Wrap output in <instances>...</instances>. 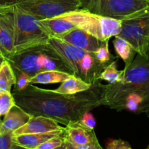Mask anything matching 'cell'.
I'll return each mask as SVG.
<instances>
[{"label": "cell", "mask_w": 149, "mask_h": 149, "mask_svg": "<svg viewBox=\"0 0 149 149\" xmlns=\"http://www.w3.org/2000/svg\"><path fill=\"white\" fill-rule=\"evenodd\" d=\"M32 116V115L15 105L7 114L4 115V119L0 125V133H13L23 126Z\"/></svg>", "instance_id": "4fadbf2b"}, {"label": "cell", "mask_w": 149, "mask_h": 149, "mask_svg": "<svg viewBox=\"0 0 149 149\" xmlns=\"http://www.w3.org/2000/svg\"><path fill=\"white\" fill-rule=\"evenodd\" d=\"M112 44L117 55L123 60L125 67L129 65L137 54L132 45L119 36H114Z\"/></svg>", "instance_id": "e0dca14e"}, {"label": "cell", "mask_w": 149, "mask_h": 149, "mask_svg": "<svg viewBox=\"0 0 149 149\" xmlns=\"http://www.w3.org/2000/svg\"><path fill=\"white\" fill-rule=\"evenodd\" d=\"M146 55L149 57V42H148V45L147 50H146Z\"/></svg>", "instance_id": "d590c367"}, {"label": "cell", "mask_w": 149, "mask_h": 149, "mask_svg": "<svg viewBox=\"0 0 149 149\" xmlns=\"http://www.w3.org/2000/svg\"><path fill=\"white\" fill-rule=\"evenodd\" d=\"M93 54L95 58L105 65H107L115 59V57L113 56L109 50V41H107L105 45L99 47Z\"/></svg>", "instance_id": "603a6c76"}, {"label": "cell", "mask_w": 149, "mask_h": 149, "mask_svg": "<svg viewBox=\"0 0 149 149\" xmlns=\"http://www.w3.org/2000/svg\"><path fill=\"white\" fill-rule=\"evenodd\" d=\"M13 67V66H12ZM13 71H14L15 75V84L14 85V90L16 91H20L24 89H26L30 83L31 77L26 74V73L20 71L18 68L13 67Z\"/></svg>", "instance_id": "cb8c5ba5"}, {"label": "cell", "mask_w": 149, "mask_h": 149, "mask_svg": "<svg viewBox=\"0 0 149 149\" xmlns=\"http://www.w3.org/2000/svg\"><path fill=\"white\" fill-rule=\"evenodd\" d=\"M55 149H66V146H65V142L64 143L62 144V145L61 146L58 147V148H55Z\"/></svg>", "instance_id": "d6a6232c"}, {"label": "cell", "mask_w": 149, "mask_h": 149, "mask_svg": "<svg viewBox=\"0 0 149 149\" xmlns=\"http://www.w3.org/2000/svg\"><path fill=\"white\" fill-rule=\"evenodd\" d=\"M76 122L88 130H93L96 126V120L90 111L86 112Z\"/></svg>", "instance_id": "484cf974"}, {"label": "cell", "mask_w": 149, "mask_h": 149, "mask_svg": "<svg viewBox=\"0 0 149 149\" xmlns=\"http://www.w3.org/2000/svg\"><path fill=\"white\" fill-rule=\"evenodd\" d=\"M0 54L4 56V58H5L6 60H8L9 58H10V55L8 54V52L6 51V49L3 47V46L1 45V42H0Z\"/></svg>", "instance_id": "4dcf8cb0"}, {"label": "cell", "mask_w": 149, "mask_h": 149, "mask_svg": "<svg viewBox=\"0 0 149 149\" xmlns=\"http://www.w3.org/2000/svg\"><path fill=\"white\" fill-rule=\"evenodd\" d=\"M98 143H99V141H96L95 142L92 143L86 144V145H74V144L71 143H70L65 139L66 149H90L95 144Z\"/></svg>", "instance_id": "f1b7e54d"}, {"label": "cell", "mask_w": 149, "mask_h": 149, "mask_svg": "<svg viewBox=\"0 0 149 149\" xmlns=\"http://www.w3.org/2000/svg\"><path fill=\"white\" fill-rule=\"evenodd\" d=\"M7 61L12 66L26 73L31 78L37 74L51 70L74 75L65 61L48 43L32 47L13 54Z\"/></svg>", "instance_id": "3957f363"}, {"label": "cell", "mask_w": 149, "mask_h": 149, "mask_svg": "<svg viewBox=\"0 0 149 149\" xmlns=\"http://www.w3.org/2000/svg\"><path fill=\"white\" fill-rule=\"evenodd\" d=\"M15 105L14 97L10 92L0 91V116L7 114Z\"/></svg>", "instance_id": "7402d4cb"}, {"label": "cell", "mask_w": 149, "mask_h": 149, "mask_svg": "<svg viewBox=\"0 0 149 149\" xmlns=\"http://www.w3.org/2000/svg\"><path fill=\"white\" fill-rule=\"evenodd\" d=\"M15 4L39 20L53 18L81 8L80 0H23Z\"/></svg>", "instance_id": "9c48e42d"}, {"label": "cell", "mask_w": 149, "mask_h": 149, "mask_svg": "<svg viewBox=\"0 0 149 149\" xmlns=\"http://www.w3.org/2000/svg\"><path fill=\"white\" fill-rule=\"evenodd\" d=\"M8 9L14 33L15 53L48 43L51 37L41 27L38 17L16 4L9 5Z\"/></svg>", "instance_id": "5b68a950"}, {"label": "cell", "mask_w": 149, "mask_h": 149, "mask_svg": "<svg viewBox=\"0 0 149 149\" xmlns=\"http://www.w3.org/2000/svg\"><path fill=\"white\" fill-rule=\"evenodd\" d=\"M90 149H102V148L100 146V144H99V143H98L95 144V145L93 146V147H91Z\"/></svg>", "instance_id": "1f68e13d"}, {"label": "cell", "mask_w": 149, "mask_h": 149, "mask_svg": "<svg viewBox=\"0 0 149 149\" xmlns=\"http://www.w3.org/2000/svg\"><path fill=\"white\" fill-rule=\"evenodd\" d=\"M65 132V128L61 130L52 131L45 133L23 134V135H13V140L15 145L27 149H35L48 140L58 136Z\"/></svg>", "instance_id": "5bb4252c"}, {"label": "cell", "mask_w": 149, "mask_h": 149, "mask_svg": "<svg viewBox=\"0 0 149 149\" xmlns=\"http://www.w3.org/2000/svg\"><path fill=\"white\" fill-rule=\"evenodd\" d=\"M81 8L104 17L122 20L149 5L145 0H80Z\"/></svg>", "instance_id": "ba28073f"}, {"label": "cell", "mask_w": 149, "mask_h": 149, "mask_svg": "<svg viewBox=\"0 0 149 149\" xmlns=\"http://www.w3.org/2000/svg\"><path fill=\"white\" fill-rule=\"evenodd\" d=\"M56 39H61L66 43L92 53L96 52L107 42L99 40L90 33L80 29H73L67 33L57 36Z\"/></svg>", "instance_id": "30bf717a"}, {"label": "cell", "mask_w": 149, "mask_h": 149, "mask_svg": "<svg viewBox=\"0 0 149 149\" xmlns=\"http://www.w3.org/2000/svg\"><path fill=\"white\" fill-rule=\"evenodd\" d=\"M13 149H27V148H23V147L19 146H17V145H15Z\"/></svg>", "instance_id": "e575fe53"}, {"label": "cell", "mask_w": 149, "mask_h": 149, "mask_svg": "<svg viewBox=\"0 0 149 149\" xmlns=\"http://www.w3.org/2000/svg\"><path fill=\"white\" fill-rule=\"evenodd\" d=\"M71 76L72 75L68 74V73L64 72V71H56V70L46 71L37 74L36 75L32 77L31 78L30 83L32 84H48L61 83Z\"/></svg>", "instance_id": "d6986e66"}, {"label": "cell", "mask_w": 149, "mask_h": 149, "mask_svg": "<svg viewBox=\"0 0 149 149\" xmlns=\"http://www.w3.org/2000/svg\"><path fill=\"white\" fill-rule=\"evenodd\" d=\"M4 60H6V59L4 58V56H3V55H1V54H0V65H1V63H2L3 61H4Z\"/></svg>", "instance_id": "836d02e7"}, {"label": "cell", "mask_w": 149, "mask_h": 149, "mask_svg": "<svg viewBox=\"0 0 149 149\" xmlns=\"http://www.w3.org/2000/svg\"><path fill=\"white\" fill-rule=\"evenodd\" d=\"M146 114H147V116H148V117H149V110L147 112H146Z\"/></svg>", "instance_id": "8d00e7d4"}, {"label": "cell", "mask_w": 149, "mask_h": 149, "mask_svg": "<svg viewBox=\"0 0 149 149\" xmlns=\"http://www.w3.org/2000/svg\"><path fill=\"white\" fill-rule=\"evenodd\" d=\"M124 70L118 71L117 69V61H113L106 65L100 73L99 79L108 81L109 84L118 82L123 79Z\"/></svg>", "instance_id": "44dd1931"}, {"label": "cell", "mask_w": 149, "mask_h": 149, "mask_svg": "<svg viewBox=\"0 0 149 149\" xmlns=\"http://www.w3.org/2000/svg\"><path fill=\"white\" fill-rule=\"evenodd\" d=\"M105 106L134 113L149 110V57L137 54L124 69L123 79L105 85Z\"/></svg>", "instance_id": "7a4b0ae2"}, {"label": "cell", "mask_w": 149, "mask_h": 149, "mask_svg": "<svg viewBox=\"0 0 149 149\" xmlns=\"http://www.w3.org/2000/svg\"><path fill=\"white\" fill-rule=\"evenodd\" d=\"M15 104L32 116L51 118L63 125L74 123L86 112L105 106V85L100 81L90 89L74 95L39 88L30 84L20 91L12 93Z\"/></svg>", "instance_id": "6da1fadb"}, {"label": "cell", "mask_w": 149, "mask_h": 149, "mask_svg": "<svg viewBox=\"0 0 149 149\" xmlns=\"http://www.w3.org/2000/svg\"><path fill=\"white\" fill-rule=\"evenodd\" d=\"M48 43L65 61L74 77L91 84L100 81L99 74L106 65L99 63L94 54L56 38H50Z\"/></svg>", "instance_id": "277c9868"}, {"label": "cell", "mask_w": 149, "mask_h": 149, "mask_svg": "<svg viewBox=\"0 0 149 149\" xmlns=\"http://www.w3.org/2000/svg\"><path fill=\"white\" fill-rule=\"evenodd\" d=\"M20 1H23V0H0V7L15 4Z\"/></svg>", "instance_id": "f546056e"}, {"label": "cell", "mask_w": 149, "mask_h": 149, "mask_svg": "<svg viewBox=\"0 0 149 149\" xmlns=\"http://www.w3.org/2000/svg\"><path fill=\"white\" fill-rule=\"evenodd\" d=\"M107 149H132L129 143L122 140H110L106 145Z\"/></svg>", "instance_id": "83f0119b"}, {"label": "cell", "mask_w": 149, "mask_h": 149, "mask_svg": "<svg viewBox=\"0 0 149 149\" xmlns=\"http://www.w3.org/2000/svg\"><path fill=\"white\" fill-rule=\"evenodd\" d=\"M65 142V132L58 136L53 137L39 145L35 149H55L61 146Z\"/></svg>", "instance_id": "d4e9b609"}, {"label": "cell", "mask_w": 149, "mask_h": 149, "mask_svg": "<svg viewBox=\"0 0 149 149\" xmlns=\"http://www.w3.org/2000/svg\"><path fill=\"white\" fill-rule=\"evenodd\" d=\"M0 125H1V122H0Z\"/></svg>", "instance_id": "ab89813d"}, {"label": "cell", "mask_w": 149, "mask_h": 149, "mask_svg": "<svg viewBox=\"0 0 149 149\" xmlns=\"http://www.w3.org/2000/svg\"><path fill=\"white\" fill-rule=\"evenodd\" d=\"M145 1H149V0H145Z\"/></svg>", "instance_id": "f35d334b"}, {"label": "cell", "mask_w": 149, "mask_h": 149, "mask_svg": "<svg viewBox=\"0 0 149 149\" xmlns=\"http://www.w3.org/2000/svg\"><path fill=\"white\" fill-rule=\"evenodd\" d=\"M146 149H149V146H148L147 147V148H146Z\"/></svg>", "instance_id": "74e56055"}, {"label": "cell", "mask_w": 149, "mask_h": 149, "mask_svg": "<svg viewBox=\"0 0 149 149\" xmlns=\"http://www.w3.org/2000/svg\"><path fill=\"white\" fill-rule=\"evenodd\" d=\"M91 84L86 82L81 79L72 75L62 81L61 85L54 90L60 94L74 95L88 90L91 88Z\"/></svg>", "instance_id": "ac0fdd59"}, {"label": "cell", "mask_w": 149, "mask_h": 149, "mask_svg": "<svg viewBox=\"0 0 149 149\" xmlns=\"http://www.w3.org/2000/svg\"><path fill=\"white\" fill-rule=\"evenodd\" d=\"M0 42L10 57L15 53L14 33L8 6L0 7Z\"/></svg>", "instance_id": "7c38bea8"}, {"label": "cell", "mask_w": 149, "mask_h": 149, "mask_svg": "<svg viewBox=\"0 0 149 149\" xmlns=\"http://www.w3.org/2000/svg\"><path fill=\"white\" fill-rule=\"evenodd\" d=\"M39 23L42 29L51 38H56L60 35L76 29L72 23L61 16L39 20Z\"/></svg>", "instance_id": "2e32d148"}, {"label": "cell", "mask_w": 149, "mask_h": 149, "mask_svg": "<svg viewBox=\"0 0 149 149\" xmlns=\"http://www.w3.org/2000/svg\"><path fill=\"white\" fill-rule=\"evenodd\" d=\"M121 22V29L118 36L129 42L137 54L146 55L149 42V5Z\"/></svg>", "instance_id": "52a82bcc"}, {"label": "cell", "mask_w": 149, "mask_h": 149, "mask_svg": "<svg viewBox=\"0 0 149 149\" xmlns=\"http://www.w3.org/2000/svg\"><path fill=\"white\" fill-rule=\"evenodd\" d=\"M15 81V75L12 65L7 60H4L0 65V91L11 93V88Z\"/></svg>", "instance_id": "ffe728a7"}, {"label": "cell", "mask_w": 149, "mask_h": 149, "mask_svg": "<svg viewBox=\"0 0 149 149\" xmlns=\"http://www.w3.org/2000/svg\"><path fill=\"white\" fill-rule=\"evenodd\" d=\"M65 139L74 145H86L98 141L94 130H88L77 122L66 126Z\"/></svg>", "instance_id": "9a60e30c"}, {"label": "cell", "mask_w": 149, "mask_h": 149, "mask_svg": "<svg viewBox=\"0 0 149 149\" xmlns=\"http://www.w3.org/2000/svg\"><path fill=\"white\" fill-rule=\"evenodd\" d=\"M64 129L59 125V123L51 118L45 116H32L30 119L23 126L13 132V135H23V134L45 133Z\"/></svg>", "instance_id": "8fae6325"}, {"label": "cell", "mask_w": 149, "mask_h": 149, "mask_svg": "<svg viewBox=\"0 0 149 149\" xmlns=\"http://www.w3.org/2000/svg\"><path fill=\"white\" fill-rule=\"evenodd\" d=\"M13 133H0V149H13L15 145L13 140Z\"/></svg>", "instance_id": "4316f807"}, {"label": "cell", "mask_w": 149, "mask_h": 149, "mask_svg": "<svg viewBox=\"0 0 149 149\" xmlns=\"http://www.w3.org/2000/svg\"><path fill=\"white\" fill-rule=\"evenodd\" d=\"M61 17L70 20L76 29H82L104 42L118 36L121 29V20L93 14L83 9L65 13Z\"/></svg>", "instance_id": "8992f818"}]
</instances>
